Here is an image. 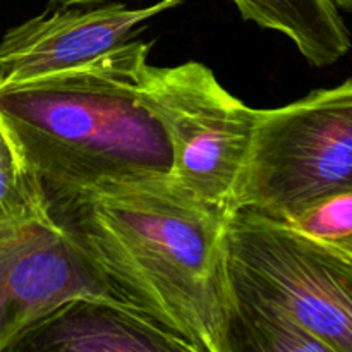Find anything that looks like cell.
Listing matches in <instances>:
<instances>
[{"label":"cell","instance_id":"1","mask_svg":"<svg viewBox=\"0 0 352 352\" xmlns=\"http://www.w3.org/2000/svg\"><path fill=\"white\" fill-rule=\"evenodd\" d=\"M48 213L131 306L212 352L230 299L227 213L172 177L50 196Z\"/></svg>","mask_w":352,"mask_h":352},{"label":"cell","instance_id":"2","mask_svg":"<svg viewBox=\"0 0 352 352\" xmlns=\"http://www.w3.org/2000/svg\"><path fill=\"white\" fill-rule=\"evenodd\" d=\"M151 45L131 40L79 67L0 86V117L47 198L170 177V141L143 100Z\"/></svg>","mask_w":352,"mask_h":352},{"label":"cell","instance_id":"3","mask_svg":"<svg viewBox=\"0 0 352 352\" xmlns=\"http://www.w3.org/2000/svg\"><path fill=\"white\" fill-rule=\"evenodd\" d=\"M352 189V79L260 110L234 212L287 223Z\"/></svg>","mask_w":352,"mask_h":352},{"label":"cell","instance_id":"4","mask_svg":"<svg viewBox=\"0 0 352 352\" xmlns=\"http://www.w3.org/2000/svg\"><path fill=\"white\" fill-rule=\"evenodd\" d=\"M227 277L337 352H352V258L285 223L234 212L226 229Z\"/></svg>","mask_w":352,"mask_h":352},{"label":"cell","instance_id":"5","mask_svg":"<svg viewBox=\"0 0 352 352\" xmlns=\"http://www.w3.org/2000/svg\"><path fill=\"white\" fill-rule=\"evenodd\" d=\"M143 100L172 146L170 177L199 201L232 215L260 110L227 91L201 62L146 65Z\"/></svg>","mask_w":352,"mask_h":352},{"label":"cell","instance_id":"6","mask_svg":"<svg viewBox=\"0 0 352 352\" xmlns=\"http://www.w3.org/2000/svg\"><path fill=\"white\" fill-rule=\"evenodd\" d=\"M74 298L131 306L54 220L0 229V347L31 320Z\"/></svg>","mask_w":352,"mask_h":352},{"label":"cell","instance_id":"7","mask_svg":"<svg viewBox=\"0 0 352 352\" xmlns=\"http://www.w3.org/2000/svg\"><path fill=\"white\" fill-rule=\"evenodd\" d=\"M186 0H160L131 9L119 2L69 6L24 21L0 41V86L40 79L79 67L116 48L138 26Z\"/></svg>","mask_w":352,"mask_h":352},{"label":"cell","instance_id":"8","mask_svg":"<svg viewBox=\"0 0 352 352\" xmlns=\"http://www.w3.org/2000/svg\"><path fill=\"white\" fill-rule=\"evenodd\" d=\"M0 352H210L134 306L95 298L60 302L14 333Z\"/></svg>","mask_w":352,"mask_h":352},{"label":"cell","instance_id":"9","mask_svg":"<svg viewBox=\"0 0 352 352\" xmlns=\"http://www.w3.org/2000/svg\"><path fill=\"white\" fill-rule=\"evenodd\" d=\"M244 21L285 34L315 67L336 64L351 50V33L330 0H230Z\"/></svg>","mask_w":352,"mask_h":352},{"label":"cell","instance_id":"10","mask_svg":"<svg viewBox=\"0 0 352 352\" xmlns=\"http://www.w3.org/2000/svg\"><path fill=\"white\" fill-rule=\"evenodd\" d=\"M230 285V284H229ZM212 352H337L268 302L230 287Z\"/></svg>","mask_w":352,"mask_h":352},{"label":"cell","instance_id":"11","mask_svg":"<svg viewBox=\"0 0 352 352\" xmlns=\"http://www.w3.org/2000/svg\"><path fill=\"white\" fill-rule=\"evenodd\" d=\"M50 220L43 186L0 117V229Z\"/></svg>","mask_w":352,"mask_h":352},{"label":"cell","instance_id":"12","mask_svg":"<svg viewBox=\"0 0 352 352\" xmlns=\"http://www.w3.org/2000/svg\"><path fill=\"white\" fill-rule=\"evenodd\" d=\"M285 226L308 239L336 250L351 246L352 189L320 199Z\"/></svg>","mask_w":352,"mask_h":352},{"label":"cell","instance_id":"13","mask_svg":"<svg viewBox=\"0 0 352 352\" xmlns=\"http://www.w3.org/2000/svg\"><path fill=\"white\" fill-rule=\"evenodd\" d=\"M103 0H50L52 6L69 7V6H88V3H100Z\"/></svg>","mask_w":352,"mask_h":352},{"label":"cell","instance_id":"14","mask_svg":"<svg viewBox=\"0 0 352 352\" xmlns=\"http://www.w3.org/2000/svg\"><path fill=\"white\" fill-rule=\"evenodd\" d=\"M330 2L337 7V10H344V12L352 14V0H330Z\"/></svg>","mask_w":352,"mask_h":352},{"label":"cell","instance_id":"15","mask_svg":"<svg viewBox=\"0 0 352 352\" xmlns=\"http://www.w3.org/2000/svg\"><path fill=\"white\" fill-rule=\"evenodd\" d=\"M339 251H342V253H346V254H347V256H349V258H352V244H351V246L344 248V250H339Z\"/></svg>","mask_w":352,"mask_h":352}]
</instances>
